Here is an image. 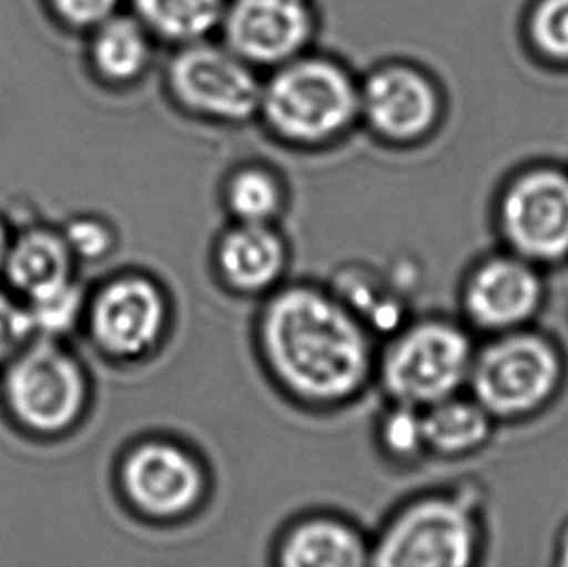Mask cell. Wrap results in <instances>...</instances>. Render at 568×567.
<instances>
[{
	"mask_svg": "<svg viewBox=\"0 0 568 567\" xmlns=\"http://www.w3.org/2000/svg\"><path fill=\"white\" fill-rule=\"evenodd\" d=\"M258 345L283 388L311 405L346 403L376 373L371 330L334 293L316 286H287L268 300Z\"/></svg>",
	"mask_w": 568,
	"mask_h": 567,
	"instance_id": "1",
	"label": "cell"
},
{
	"mask_svg": "<svg viewBox=\"0 0 568 567\" xmlns=\"http://www.w3.org/2000/svg\"><path fill=\"white\" fill-rule=\"evenodd\" d=\"M92 378L65 338L33 335L0 372V415L26 439L69 438L89 416Z\"/></svg>",
	"mask_w": 568,
	"mask_h": 567,
	"instance_id": "2",
	"label": "cell"
},
{
	"mask_svg": "<svg viewBox=\"0 0 568 567\" xmlns=\"http://www.w3.org/2000/svg\"><path fill=\"white\" fill-rule=\"evenodd\" d=\"M473 350L463 330L426 320L394 332L376 375L390 402L424 409L456 395L469 378Z\"/></svg>",
	"mask_w": 568,
	"mask_h": 567,
	"instance_id": "3",
	"label": "cell"
},
{
	"mask_svg": "<svg viewBox=\"0 0 568 567\" xmlns=\"http://www.w3.org/2000/svg\"><path fill=\"white\" fill-rule=\"evenodd\" d=\"M359 93L349 77L326 60L286 62L262 89L260 110L270 125L294 142H321L349 125Z\"/></svg>",
	"mask_w": 568,
	"mask_h": 567,
	"instance_id": "4",
	"label": "cell"
},
{
	"mask_svg": "<svg viewBox=\"0 0 568 567\" xmlns=\"http://www.w3.org/2000/svg\"><path fill=\"white\" fill-rule=\"evenodd\" d=\"M476 551V525L463 499L429 496L404 506L371 545L379 567H464Z\"/></svg>",
	"mask_w": 568,
	"mask_h": 567,
	"instance_id": "5",
	"label": "cell"
},
{
	"mask_svg": "<svg viewBox=\"0 0 568 567\" xmlns=\"http://www.w3.org/2000/svg\"><path fill=\"white\" fill-rule=\"evenodd\" d=\"M166 323L162 288L149 276L123 273L87 292L80 330L103 358L135 362L159 345Z\"/></svg>",
	"mask_w": 568,
	"mask_h": 567,
	"instance_id": "6",
	"label": "cell"
},
{
	"mask_svg": "<svg viewBox=\"0 0 568 567\" xmlns=\"http://www.w3.org/2000/svg\"><path fill=\"white\" fill-rule=\"evenodd\" d=\"M560 358L536 335H510L487 346L470 366L474 398L489 415L517 416L542 405L559 385Z\"/></svg>",
	"mask_w": 568,
	"mask_h": 567,
	"instance_id": "7",
	"label": "cell"
},
{
	"mask_svg": "<svg viewBox=\"0 0 568 567\" xmlns=\"http://www.w3.org/2000/svg\"><path fill=\"white\" fill-rule=\"evenodd\" d=\"M116 479L123 499L139 515L160 522L195 512L206 492L199 459L166 439H146L130 448Z\"/></svg>",
	"mask_w": 568,
	"mask_h": 567,
	"instance_id": "8",
	"label": "cell"
},
{
	"mask_svg": "<svg viewBox=\"0 0 568 567\" xmlns=\"http://www.w3.org/2000/svg\"><path fill=\"white\" fill-rule=\"evenodd\" d=\"M169 80L176 99L202 115L240 122L260 110L263 87L232 50L193 42L170 63Z\"/></svg>",
	"mask_w": 568,
	"mask_h": 567,
	"instance_id": "9",
	"label": "cell"
},
{
	"mask_svg": "<svg viewBox=\"0 0 568 567\" xmlns=\"http://www.w3.org/2000/svg\"><path fill=\"white\" fill-rule=\"evenodd\" d=\"M500 220L524 260L562 259L568 253V176L556 170L526 173L504 196Z\"/></svg>",
	"mask_w": 568,
	"mask_h": 567,
	"instance_id": "10",
	"label": "cell"
},
{
	"mask_svg": "<svg viewBox=\"0 0 568 567\" xmlns=\"http://www.w3.org/2000/svg\"><path fill=\"white\" fill-rule=\"evenodd\" d=\"M226 43L246 63H286L313 29L306 0H235L223 13Z\"/></svg>",
	"mask_w": 568,
	"mask_h": 567,
	"instance_id": "11",
	"label": "cell"
},
{
	"mask_svg": "<svg viewBox=\"0 0 568 567\" xmlns=\"http://www.w3.org/2000/svg\"><path fill=\"white\" fill-rule=\"evenodd\" d=\"M77 262L60 229L32 225L13 232L0 273L6 286L26 306L55 298L77 285Z\"/></svg>",
	"mask_w": 568,
	"mask_h": 567,
	"instance_id": "12",
	"label": "cell"
},
{
	"mask_svg": "<svg viewBox=\"0 0 568 567\" xmlns=\"http://www.w3.org/2000/svg\"><path fill=\"white\" fill-rule=\"evenodd\" d=\"M542 286L524 259H494L470 276L464 293L467 315L484 330L519 326L539 306Z\"/></svg>",
	"mask_w": 568,
	"mask_h": 567,
	"instance_id": "13",
	"label": "cell"
},
{
	"mask_svg": "<svg viewBox=\"0 0 568 567\" xmlns=\"http://www.w3.org/2000/svg\"><path fill=\"white\" fill-rule=\"evenodd\" d=\"M359 109L386 139L413 140L433 125L437 97L420 73L390 67L369 77L359 93Z\"/></svg>",
	"mask_w": 568,
	"mask_h": 567,
	"instance_id": "14",
	"label": "cell"
},
{
	"mask_svg": "<svg viewBox=\"0 0 568 567\" xmlns=\"http://www.w3.org/2000/svg\"><path fill=\"white\" fill-rule=\"evenodd\" d=\"M215 263L230 290L255 295L268 292L282 280L287 249L272 225L236 222L220 239Z\"/></svg>",
	"mask_w": 568,
	"mask_h": 567,
	"instance_id": "15",
	"label": "cell"
},
{
	"mask_svg": "<svg viewBox=\"0 0 568 567\" xmlns=\"http://www.w3.org/2000/svg\"><path fill=\"white\" fill-rule=\"evenodd\" d=\"M278 558L284 567H361L371 565V545L343 519L316 516L284 535Z\"/></svg>",
	"mask_w": 568,
	"mask_h": 567,
	"instance_id": "16",
	"label": "cell"
},
{
	"mask_svg": "<svg viewBox=\"0 0 568 567\" xmlns=\"http://www.w3.org/2000/svg\"><path fill=\"white\" fill-rule=\"evenodd\" d=\"M423 412L424 439L426 449L457 455L477 448L489 435V413L474 399H440Z\"/></svg>",
	"mask_w": 568,
	"mask_h": 567,
	"instance_id": "17",
	"label": "cell"
},
{
	"mask_svg": "<svg viewBox=\"0 0 568 567\" xmlns=\"http://www.w3.org/2000/svg\"><path fill=\"white\" fill-rule=\"evenodd\" d=\"M142 26L179 42H199L225 13L223 0H133Z\"/></svg>",
	"mask_w": 568,
	"mask_h": 567,
	"instance_id": "18",
	"label": "cell"
},
{
	"mask_svg": "<svg viewBox=\"0 0 568 567\" xmlns=\"http://www.w3.org/2000/svg\"><path fill=\"white\" fill-rule=\"evenodd\" d=\"M93 40L97 69L112 80L139 75L149 62V39L145 27L129 17H110L100 23Z\"/></svg>",
	"mask_w": 568,
	"mask_h": 567,
	"instance_id": "19",
	"label": "cell"
},
{
	"mask_svg": "<svg viewBox=\"0 0 568 567\" xmlns=\"http://www.w3.org/2000/svg\"><path fill=\"white\" fill-rule=\"evenodd\" d=\"M226 203L239 223L272 225L282 210V186L265 170H240L226 186Z\"/></svg>",
	"mask_w": 568,
	"mask_h": 567,
	"instance_id": "20",
	"label": "cell"
},
{
	"mask_svg": "<svg viewBox=\"0 0 568 567\" xmlns=\"http://www.w3.org/2000/svg\"><path fill=\"white\" fill-rule=\"evenodd\" d=\"M379 443L390 458L407 462L426 449L423 412L414 406L394 403L379 423Z\"/></svg>",
	"mask_w": 568,
	"mask_h": 567,
	"instance_id": "21",
	"label": "cell"
},
{
	"mask_svg": "<svg viewBox=\"0 0 568 567\" xmlns=\"http://www.w3.org/2000/svg\"><path fill=\"white\" fill-rule=\"evenodd\" d=\"M70 252L80 263H99L115 250V232L105 220L80 215L60 226Z\"/></svg>",
	"mask_w": 568,
	"mask_h": 567,
	"instance_id": "22",
	"label": "cell"
},
{
	"mask_svg": "<svg viewBox=\"0 0 568 567\" xmlns=\"http://www.w3.org/2000/svg\"><path fill=\"white\" fill-rule=\"evenodd\" d=\"M530 30L544 53L568 60V0H542L534 12Z\"/></svg>",
	"mask_w": 568,
	"mask_h": 567,
	"instance_id": "23",
	"label": "cell"
},
{
	"mask_svg": "<svg viewBox=\"0 0 568 567\" xmlns=\"http://www.w3.org/2000/svg\"><path fill=\"white\" fill-rule=\"evenodd\" d=\"M30 336L33 330L26 306L0 285V372Z\"/></svg>",
	"mask_w": 568,
	"mask_h": 567,
	"instance_id": "24",
	"label": "cell"
},
{
	"mask_svg": "<svg viewBox=\"0 0 568 567\" xmlns=\"http://www.w3.org/2000/svg\"><path fill=\"white\" fill-rule=\"evenodd\" d=\"M59 16L72 26H100L115 12L119 0H52Z\"/></svg>",
	"mask_w": 568,
	"mask_h": 567,
	"instance_id": "25",
	"label": "cell"
},
{
	"mask_svg": "<svg viewBox=\"0 0 568 567\" xmlns=\"http://www.w3.org/2000/svg\"><path fill=\"white\" fill-rule=\"evenodd\" d=\"M12 235V230H10L9 225L0 219V273H2L3 262H6L7 250H9Z\"/></svg>",
	"mask_w": 568,
	"mask_h": 567,
	"instance_id": "26",
	"label": "cell"
},
{
	"mask_svg": "<svg viewBox=\"0 0 568 567\" xmlns=\"http://www.w3.org/2000/svg\"><path fill=\"white\" fill-rule=\"evenodd\" d=\"M562 565L568 566V529L562 541Z\"/></svg>",
	"mask_w": 568,
	"mask_h": 567,
	"instance_id": "27",
	"label": "cell"
}]
</instances>
